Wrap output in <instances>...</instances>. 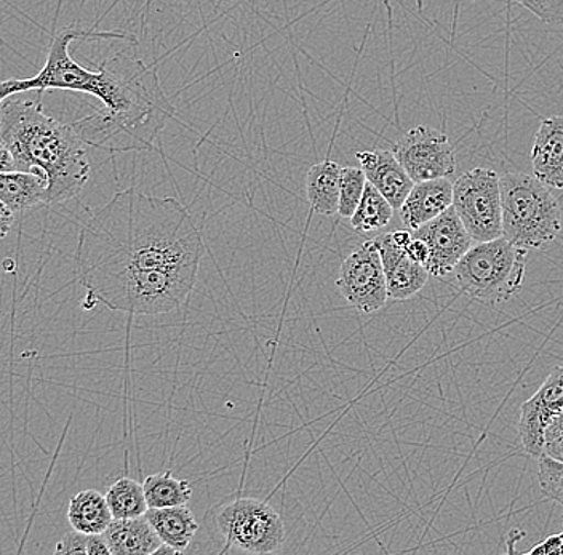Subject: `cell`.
<instances>
[{
  "instance_id": "cell-1",
  "label": "cell",
  "mask_w": 563,
  "mask_h": 555,
  "mask_svg": "<svg viewBox=\"0 0 563 555\" xmlns=\"http://www.w3.org/2000/svg\"><path fill=\"white\" fill-rule=\"evenodd\" d=\"M203 251L199 227L178 200L126 189L80 230L77 277L95 304L167 314L192 293Z\"/></svg>"
},
{
  "instance_id": "cell-2",
  "label": "cell",
  "mask_w": 563,
  "mask_h": 555,
  "mask_svg": "<svg viewBox=\"0 0 563 555\" xmlns=\"http://www.w3.org/2000/svg\"><path fill=\"white\" fill-rule=\"evenodd\" d=\"M77 38L136 42L135 37L118 31L97 33L62 27L53 34L47 62L41 71L30 79L0 82V103L26 91L68 90L91 95L104 104V109L73 124L86 144L109 153L154 149L162 130L175 114L157 73L141 59H130L122 54L106 59L97 71H91L69 54L70 44Z\"/></svg>"
},
{
  "instance_id": "cell-3",
  "label": "cell",
  "mask_w": 563,
  "mask_h": 555,
  "mask_svg": "<svg viewBox=\"0 0 563 555\" xmlns=\"http://www.w3.org/2000/svg\"><path fill=\"white\" fill-rule=\"evenodd\" d=\"M42 95L20 100L15 95L0 103V136L15 157L18 171L34 168L47 177L45 206L77 198L90 179L86 142L76 126L52 118L42 107Z\"/></svg>"
},
{
  "instance_id": "cell-4",
  "label": "cell",
  "mask_w": 563,
  "mask_h": 555,
  "mask_svg": "<svg viewBox=\"0 0 563 555\" xmlns=\"http://www.w3.org/2000/svg\"><path fill=\"white\" fill-rule=\"evenodd\" d=\"M501 186L503 237L517 247L543 248L562 230V210L551 189L534 175L508 171Z\"/></svg>"
},
{
  "instance_id": "cell-5",
  "label": "cell",
  "mask_w": 563,
  "mask_h": 555,
  "mask_svg": "<svg viewBox=\"0 0 563 555\" xmlns=\"http://www.w3.org/2000/svg\"><path fill=\"white\" fill-rule=\"evenodd\" d=\"M527 252L505 237L473 245L453 270L460 290L478 303H505L522 290Z\"/></svg>"
},
{
  "instance_id": "cell-6",
  "label": "cell",
  "mask_w": 563,
  "mask_h": 555,
  "mask_svg": "<svg viewBox=\"0 0 563 555\" xmlns=\"http://www.w3.org/2000/svg\"><path fill=\"white\" fill-rule=\"evenodd\" d=\"M214 522L229 546L242 553H277L285 541L279 512L269 502L256 498H239L221 506Z\"/></svg>"
},
{
  "instance_id": "cell-7",
  "label": "cell",
  "mask_w": 563,
  "mask_h": 555,
  "mask_svg": "<svg viewBox=\"0 0 563 555\" xmlns=\"http://www.w3.org/2000/svg\"><path fill=\"white\" fill-rule=\"evenodd\" d=\"M453 209L474 242L503 237L501 186L490 168H474L453 182Z\"/></svg>"
},
{
  "instance_id": "cell-8",
  "label": "cell",
  "mask_w": 563,
  "mask_h": 555,
  "mask_svg": "<svg viewBox=\"0 0 563 555\" xmlns=\"http://www.w3.org/2000/svg\"><path fill=\"white\" fill-rule=\"evenodd\" d=\"M336 287L340 288L344 300L362 314H373L385 308L389 297L382 255L375 238L358 245L341 263Z\"/></svg>"
},
{
  "instance_id": "cell-9",
  "label": "cell",
  "mask_w": 563,
  "mask_h": 555,
  "mask_svg": "<svg viewBox=\"0 0 563 555\" xmlns=\"http://www.w3.org/2000/svg\"><path fill=\"white\" fill-rule=\"evenodd\" d=\"M393 151L415 182L455 177V147L445 133L432 126L418 125L408 130L394 144Z\"/></svg>"
},
{
  "instance_id": "cell-10",
  "label": "cell",
  "mask_w": 563,
  "mask_h": 555,
  "mask_svg": "<svg viewBox=\"0 0 563 555\" xmlns=\"http://www.w3.org/2000/svg\"><path fill=\"white\" fill-rule=\"evenodd\" d=\"M413 237L421 238L428 244L429 259L426 269L435 277L452 274L460 259L473 247L474 242L453 206L415 230Z\"/></svg>"
},
{
  "instance_id": "cell-11",
  "label": "cell",
  "mask_w": 563,
  "mask_h": 555,
  "mask_svg": "<svg viewBox=\"0 0 563 555\" xmlns=\"http://www.w3.org/2000/svg\"><path fill=\"white\" fill-rule=\"evenodd\" d=\"M562 409L563 371L558 367L520 409L519 434L528 455L543 456L545 428Z\"/></svg>"
},
{
  "instance_id": "cell-12",
  "label": "cell",
  "mask_w": 563,
  "mask_h": 555,
  "mask_svg": "<svg viewBox=\"0 0 563 555\" xmlns=\"http://www.w3.org/2000/svg\"><path fill=\"white\" fill-rule=\"evenodd\" d=\"M375 241L385 269L387 297L404 301L422 290L431 276L426 266L413 262L405 248L397 247L389 233L379 235Z\"/></svg>"
},
{
  "instance_id": "cell-13",
  "label": "cell",
  "mask_w": 563,
  "mask_h": 555,
  "mask_svg": "<svg viewBox=\"0 0 563 555\" xmlns=\"http://www.w3.org/2000/svg\"><path fill=\"white\" fill-rule=\"evenodd\" d=\"M369 185L375 186L394 210H399L410 195L415 181L408 177L394 151H358L355 154Z\"/></svg>"
},
{
  "instance_id": "cell-14",
  "label": "cell",
  "mask_w": 563,
  "mask_h": 555,
  "mask_svg": "<svg viewBox=\"0 0 563 555\" xmlns=\"http://www.w3.org/2000/svg\"><path fill=\"white\" fill-rule=\"evenodd\" d=\"M531 167L549 189L563 191V115L541 122L531 147Z\"/></svg>"
},
{
  "instance_id": "cell-15",
  "label": "cell",
  "mask_w": 563,
  "mask_h": 555,
  "mask_svg": "<svg viewBox=\"0 0 563 555\" xmlns=\"http://www.w3.org/2000/svg\"><path fill=\"white\" fill-rule=\"evenodd\" d=\"M453 203L452 178L428 179L415 182L410 195L400 207V220L408 230L415 231L438 218Z\"/></svg>"
},
{
  "instance_id": "cell-16",
  "label": "cell",
  "mask_w": 563,
  "mask_h": 555,
  "mask_svg": "<svg viewBox=\"0 0 563 555\" xmlns=\"http://www.w3.org/2000/svg\"><path fill=\"white\" fill-rule=\"evenodd\" d=\"M112 555H154L162 540L144 515L112 519L103 533Z\"/></svg>"
},
{
  "instance_id": "cell-17",
  "label": "cell",
  "mask_w": 563,
  "mask_h": 555,
  "mask_svg": "<svg viewBox=\"0 0 563 555\" xmlns=\"http://www.w3.org/2000/svg\"><path fill=\"white\" fill-rule=\"evenodd\" d=\"M47 177L44 171H0V200L15 213L45 206Z\"/></svg>"
},
{
  "instance_id": "cell-18",
  "label": "cell",
  "mask_w": 563,
  "mask_h": 555,
  "mask_svg": "<svg viewBox=\"0 0 563 555\" xmlns=\"http://www.w3.org/2000/svg\"><path fill=\"white\" fill-rule=\"evenodd\" d=\"M144 518L156 530L162 543L175 547L179 554L188 550L199 530V523L194 518L191 509L186 504L172 506V508H150Z\"/></svg>"
},
{
  "instance_id": "cell-19",
  "label": "cell",
  "mask_w": 563,
  "mask_h": 555,
  "mask_svg": "<svg viewBox=\"0 0 563 555\" xmlns=\"http://www.w3.org/2000/svg\"><path fill=\"white\" fill-rule=\"evenodd\" d=\"M341 165L330 159L312 165L306 177V196L314 213L323 217L336 215L340 207Z\"/></svg>"
},
{
  "instance_id": "cell-20",
  "label": "cell",
  "mask_w": 563,
  "mask_h": 555,
  "mask_svg": "<svg viewBox=\"0 0 563 555\" xmlns=\"http://www.w3.org/2000/svg\"><path fill=\"white\" fill-rule=\"evenodd\" d=\"M111 509L104 495L97 490L79 491L68 506V522L73 530L86 535H103L112 522Z\"/></svg>"
},
{
  "instance_id": "cell-21",
  "label": "cell",
  "mask_w": 563,
  "mask_h": 555,
  "mask_svg": "<svg viewBox=\"0 0 563 555\" xmlns=\"http://www.w3.org/2000/svg\"><path fill=\"white\" fill-rule=\"evenodd\" d=\"M147 508H172L188 504L192 497L191 484L178 479L170 470L147 476L143 482Z\"/></svg>"
},
{
  "instance_id": "cell-22",
  "label": "cell",
  "mask_w": 563,
  "mask_h": 555,
  "mask_svg": "<svg viewBox=\"0 0 563 555\" xmlns=\"http://www.w3.org/2000/svg\"><path fill=\"white\" fill-rule=\"evenodd\" d=\"M393 217L394 207L390 206L389 200L367 181L361 203H358L354 215L350 218L351 226L358 233H373V231L386 227Z\"/></svg>"
},
{
  "instance_id": "cell-23",
  "label": "cell",
  "mask_w": 563,
  "mask_h": 555,
  "mask_svg": "<svg viewBox=\"0 0 563 555\" xmlns=\"http://www.w3.org/2000/svg\"><path fill=\"white\" fill-rule=\"evenodd\" d=\"M109 509L114 519H133L146 514L147 501L143 484L122 477L111 485L106 493Z\"/></svg>"
},
{
  "instance_id": "cell-24",
  "label": "cell",
  "mask_w": 563,
  "mask_h": 555,
  "mask_svg": "<svg viewBox=\"0 0 563 555\" xmlns=\"http://www.w3.org/2000/svg\"><path fill=\"white\" fill-rule=\"evenodd\" d=\"M367 177L361 167H341L340 207L338 215L351 218L364 196Z\"/></svg>"
},
{
  "instance_id": "cell-25",
  "label": "cell",
  "mask_w": 563,
  "mask_h": 555,
  "mask_svg": "<svg viewBox=\"0 0 563 555\" xmlns=\"http://www.w3.org/2000/svg\"><path fill=\"white\" fill-rule=\"evenodd\" d=\"M538 482L549 500L563 504V463L541 456L538 458Z\"/></svg>"
},
{
  "instance_id": "cell-26",
  "label": "cell",
  "mask_w": 563,
  "mask_h": 555,
  "mask_svg": "<svg viewBox=\"0 0 563 555\" xmlns=\"http://www.w3.org/2000/svg\"><path fill=\"white\" fill-rule=\"evenodd\" d=\"M548 24L563 23V0H514Z\"/></svg>"
},
{
  "instance_id": "cell-27",
  "label": "cell",
  "mask_w": 563,
  "mask_h": 555,
  "mask_svg": "<svg viewBox=\"0 0 563 555\" xmlns=\"http://www.w3.org/2000/svg\"><path fill=\"white\" fill-rule=\"evenodd\" d=\"M543 455L563 463V409L545 428Z\"/></svg>"
},
{
  "instance_id": "cell-28",
  "label": "cell",
  "mask_w": 563,
  "mask_h": 555,
  "mask_svg": "<svg viewBox=\"0 0 563 555\" xmlns=\"http://www.w3.org/2000/svg\"><path fill=\"white\" fill-rule=\"evenodd\" d=\"M88 550V535L86 533L77 532V530H73V532L66 533L62 540L56 544L55 553L56 554H87Z\"/></svg>"
},
{
  "instance_id": "cell-29",
  "label": "cell",
  "mask_w": 563,
  "mask_h": 555,
  "mask_svg": "<svg viewBox=\"0 0 563 555\" xmlns=\"http://www.w3.org/2000/svg\"><path fill=\"white\" fill-rule=\"evenodd\" d=\"M528 555H563V536L552 535L545 537L540 544L528 551Z\"/></svg>"
},
{
  "instance_id": "cell-30",
  "label": "cell",
  "mask_w": 563,
  "mask_h": 555,
  "mask_svg": "<svg viewBox=\"0 0 563 555\" xmlns=\"http://www.w3.org/2000/svg\"><path fill=\"white\" fill-rule=\"evenodd\" d=\"M405 252H407V255L410 256L413 262L420 263L422 266H426V263H428L429 247L424 241H421V238H411V242L407 245Z\"/></svg>"
},
{
  "instance_id": "cell-31",
  "label": "cell",
  "mask_w": 563,
  "mask_h": 555,
  "mask_svg": "<svg viewBox=\"0 0 563 555\" xmlns=\"http://www.w3.org/2000/svg\"><path fill=\"white\" fill-rule=\"evenodd\" d=\"M13 223H15V212L0 200V241L9 235Z\"/></svg>"
},
{
  "instance_id": "cell-32",
  "label": "cell",
  "mask_w": 563,
  "mask_h": 555,
  "mask_svg": "<svg viewBox=\"0 0 563 555\" xmlns=\"http://www.w3.org/2000/svg\"><path fill=\"white\" fill-rule=\"evenodd\" d=\"M0 171H18L15 157L2 136H0Z\"/></svg>"
},
{
  "instance_id": "cell-33",
  "label": "cell",
  "mask_w": 563,
  "mask_h": 555,
  "mask_svg": "<svg viewBox=\"0 0 563 555\" xmlns=\"http://www.w3.org/2000/svg\"><path fill=\"white\" fill-rule=\"evenodd\" d=\"M390 238H393L394 244L400 248H407V245L410 244L411 238H413V233L410 231L399 230L394 231V233H389Z\"/></svg>"
},
{
  "instance_id": "cell-34",
  "label": "cell",
  "mask_w": 563,
  "mask_h": 555,
  "mask_svg": "<svg viewBox=\"0 0 563 555\" xmlns=\"http://www.w3.org/2000/svg\"><path fill=\"white\" fill-rule=\"evenodd\" d=\"M176 555L179 554L178 551L175 550V547L168 546V544L162 543L161 546L157 547L156 553L154 555Z\"/></svg>"
},
{
  "instance_id": "cell-35",
  "label": "cell",
  "mask_w": 563,
  "mask_h": 555,
  "mask_svg": "<svg viewBox=\"0 0 563 555\" xmlns=\"http://www.w3.org/2000/svg\"><path fill=\"white\" fill-rule=\"evenodd\" d=\"M3 45V41H2V37H0V47H2Z\"/></svg>"
},
{
  "instance_id": "cell-36",
  "label": "cell",
  "mask_w": 563,
  "mask_h": 555,
  "mask_svg": "<svg viewBox=\"0 0 563 555\" xmlns=\"http://www.w3.org/2000/svg\"><path fill=\"white\" fill-rule=\"evenodd\" d=\"M562 536H563V532H562Z\"/></svg>"
},
{
  "instance_id": "cell-37",
  "label": "cell",
  "mask_w": 563,
  "mask_h": 555,
  "mask_svg": "<svg viewBox=\"0 0 563 555\" xmlns=\"http://www.w3.org/2000/svg\"><path fill=\"white\" fill-rule=\"evenodd\" d=\"M562 371H563V367H562Z\"/></svg>"
}]
</instances>
